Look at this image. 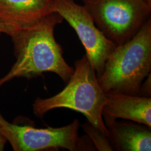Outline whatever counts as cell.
Segmentation results:
<instances>
[{"label":"cell","instance_id":"cell-1","mask_svg":"<svg viewBox=\"0 0 151 151\" xmlns=\"http://www.w3.org/2000/svg\"><path fill=\"white\" fill-rule=\"evenodd\" d=\"M63 18L52 13L41 20L21 27L11 36L16 61L10 70L0 78V87L15 78L32 79L45 72L57 74L67 83L75 68L63 57L61 45L54 38V29Z\"/></svg>","mask_w":151,"mask_h":151},{"label":"cell","instance_id":"cell-2","mask_svg":"<svg viewBox=\"0 0 151 151\" xmlns=\"http://www.w3.org/2000/svg\"><path fill=\"white\" fill-rule=\"evenodd\" d=\"M151 70V19L127 42L117 45L97 76L105 93L138 95Z\"/></svg>","mask_w":151,"mask_h":151},{"label":"cell","instance_id":"cell-3","mask_svg":"<svg viewBox=\"0 0 151 151\" xmlns=\"http://www.w3.org/2000/svg\"><path fill=\"white\" fill-rule=\"evenodd\" d=\"M74 64V73L63 90L48 99L38 97L32 104L34 114L42 119L55 109L75 110L83 114L87 121L108 137L109 132L103 116L106 96L96 73L85 55Z\"/></svg>","mask_w":151,"mask_h":151},{"label":"cell","instance_id":"cell-4","mask_svg":"<svg viewBox=\"0 0 151 151\" xmlns=\"http://www.w3.org/2000/svg\"><path fill=\"white\" fill-rule=\"evenodd\" d=\"M99 30L117 45L129 41L150 19L147 0H82Z\"/></svg>","mask_w":151,"mask_h":151},{"label":"cell","instance_id":"cell-5","mask_svg":"<svg viewBox=\"0 0 151 151\" xmlns=\"http://www.w3.org/2000/svg\"><path fill=\"white\" fill-rule=\"evenodd\" d=\"M80 122L75 119L60 128H37L32 125H18L7 121L0 113V133L15 151L59 150L86 151L90 149L87 140L78 136Z\"/></svg>","mask_w":151,"mask_h":151},{"label":"cell","instance_id":"cell-6","mask_svg":"<svg viewBox=\"0 0 151 151\" xmlns=\"http://www.w3.org/2000/svg\"><path fill=\"white\" fill-rule=\"evenodd\" d=\"M52 12L60 15L75 30L85 49L87 58L97 76L100 75L105 62L117 45L99 30L83 5L74 0H53Z\"/></svg>","mask_w":151,"mask_h":151},{"label":"cell","instance_id":"cell-7","mask_svg":"<svg viewBox=\"0 0 151 151\" xmlns=\"http://www.w3.org/2000/svg\"><path fill=\"white\" fill-rule=\"evenodd\" d=\"M105 96L103 112L104 122L120 118L151 128V97L113 92L105 93Z\"/></svg>","mask_w":151,"mask_h":151},{"label":"cell","instance_id":"cell-8","mask_svg":"<svg viewBox=\"0 0 151 151\" xmlns=\"http://www.w3.org/2000/svg\"><path fill=\"white\" fill-rule=\"evenodd\" d=\"M108 138L114 148L119 151H151V128L125 120L104 122ZM113 148V147H112Z\"/></svg>","mask_w":151,"mask_h":151},{"label":"cell","instance_id":"cell-9","mask_svg":"<svg viewBox=\"0 0 151 151\" xmlns=\"http://www.w3.org/2000/svg\"><path fill=\"white\" fill-rule=\"evenodd\" d=\"M53 0H0V20L24 27L52 14Z\"/></svg>","mask_w":151,"mask_h":151},{"label":"cell","instance_id":"cell-10","mask_svg":"<svg viewBox=\"0 0 151 151\" xmlns=\"http://www.w3.org/2000/svg\"><path fill=\"white\" fill-rule=\"evenodd\" d=\"M82 127L99 151H113L108 137L88 121L82 124Z\"/></svg>","mask_w":151,"mask_h":151},{"label":"cell","instance_id":"cell-11","mask_svg":"<svg viewBox=\"0 0 151 151\" xmlns=\"http://www.w3.org/2000/svg\"><path fill=\"white\" fill-rule=\"evenodd\" d=\"M138 95L143 97H151V73H150L142 83Z\"/></svg>","mask_w":151,"mask_h":151},{"label":"cell","instance_id":"cell-12","mask_svg":"<svg viewBox=\"0 0 151 151\" xmlns=\"http://www.w3.org/2000/svg\"><path fill=\"white\" fill-rule=\"evenodd\" d=\"M20 27L0 20V34L4 33L11 37Z\"/></svg>","mask_w":151,"mask_h":151},{"label":"cell","instance_id":"cell-13","mask_svg":"<svg viewBox=\"0 0 151 151\" xmlns=\"http://www.w3.org/2000/svg\"><path fill=\"white\" fill-rule=\"evenodd\" d=\"M7 140L5 137L0 133V151H4Z\"/></svg>","mask_w":151,"mask_h":151},{"label":"cell","instance_id":"cell-14","mask_svg":"<svg viewBox=\"0 0 151 151\" xmlns=\"http://www.w3.org/2000/svg\"><path fill=\"white\" fill-rule=\"evenodd\" d=\"M147 1L150 4H151V0H147Z\"/></svg>","mask_w":151,"mask_h":151}]
</instances>
